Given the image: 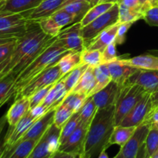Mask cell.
Wrapping results in <instances>:
<instances>
[{
	"label": "cell",
	"mask_w": 158,
	"mask_h": 158,
	"mask_svg": "<svg viewBox=\"0 0 158 158\" xmlns=\"http://www.w3.org/2000/svg\"><path fill=\"white\" fill-rule=\"evenodd\" d=\"M118 61L137 69L158 70V56L157 55L142 54L130 59L118 58Z\"/></svg>",
	"instance_id": "22"
},
{
	"label": "cell",
	"mask_w": 158,
	"mask_h": 158,
	"mask_svg": "<svg viewBox=\"0 0 158 158\" xmlns=\"http://www.w3.org/2000/svg\"><path fill=\"white\" fill-rule=\"evenodd\" d=\"M120 86L115 82L111 81L106 87L92 96L97 110L115 105Z\"/></svg>",
	"instance_id": "16"
},
{
	"label": "cell",
	"mask_w": 158,
	"mask_h": 158,
	"mask_svg": "<svg viewBox=\"0 0 158 158\" xmlns=\"http://www.w3.org/2000/svg\"><path fill=\"white\" fill-rule=\"evenodd\" d=\"M81 63V52H68L57 63L63 77Z\"/></svg>",
	"instance_id": "30"
},
{
	"label": "cell",
	"mask_w": 158,
	"mask_h": 158,
	"mask_svg": "<svg viewBox=\"0 0 158 158\" xmlns=\"http://www.w3.org/2000/svg\"><path fill=\"white\" fill-rule=\"evenodd\" d=\"M134 23L132 22H130V23H120L119 25L118 29H117V35H116L115 38V42L117 43V45H121L126 40V35L127 33L128 30L130 29V28L132 26V25Z\"/></svg>",
	"instance_id": "45"
},
{
	"label": "cell",
	"mask_w": 158,
	"mask_h": 158,
	"mask_svg": "<svg viewBox=\"0 0 158 158\" xmlns=\"http://www.w3.org/2000/svg\"><path fill=\"white\" fill-rule=\"evenodd\" d=\"M117 23H119V4L115 3L103 15L82 28V35L86 47L105 29Z\"/></svg>",
	"instance_id": "5"
},
{
	"label": "cell",
	"mask_w": 158,
	"mask_h": 158,
	"mask_svg": "<svg viewBox=\"0 0 158 158\" xmlns=\"http://www.w3.org/2000/svg\"><path fill=\"white\" fill-rule=\"evenodd\" d=\"M43 0H2L0 2V13H24L32 10Z\"/></svg>",
	"instance_id": "20"
},
{
	"label": "cell",
	"mask_w": 158,
	"mask_h": 158,
	"mask_svg": "<svg viewBox=\"0 0 158 158\" xmlns=\"http://www.w3.org/2000/svg\"><path fill=\"white\" fill-rule=\"evenodd\" d=\"M105 2H113L117 3V0H94L93 2V6L99 4V3H105Z\"/></svg>",
	"instance_id": "57"
},
{
	"label": "cell",
	"mask_w": 158,
	"mask_h": 158,
	"mask_svg": "<svg viewBox=\"0 0 158 158\" xmlns=\"http://www.w3.org/2000/svg\"><path fill=\"white\" fill-rule=\"evenodd\" d=\"M128 81L141 86L147 93L152 94L158 88V70L140 69Z\"/></svg>",
	"instance_id": "14"
},
{
	"label": "cell",
	"mask_w": 158,
	"mask_h": 158,
	"mask_svg": "<svg viewBox=\"0 0 158 158\" xmlns=\"http://www.w3.org/2000/svg\"><path fill=\"white\" fill-rule=\"evenodd\" d=\"M143 124H148L150 127L158 128V109L150 113Z\"/></svg>",
	"instance_id": "48"
},
{
	"label": "cell",
	"mask_w": 158,
	"mask_h": 158,
	"mask_svg": "<svg viewBox=\"0 0 158 158\" xmlns=\"http://www.w3.org/2000/svg\"><path fill=\"white\" fill-rule=\"evenodd\" d=\"M53 85H50V86H48L46 87L43 88V89H40V90H38L37 92H35V94H33L32 96L29 97L30 109L31 108H33L34 106H37V105L40 104L43 101V100L46 97V95H47L49 91L50 90V89L52 87Z\"/></svg>",
	"instance_id": "44"
},
{
	"label": "cell",
	"mask_w": 158,
	"mask_h": 158,
	"mask_svg": "<svg viewBox=\"0 0 158 158\" xmlns=\"http://www.w3.org/2000/svg\"><path fill=\"white\" fill-rule=\"evenodd\" d=\"M145 146L150 156L158 151V128L150 127L145 140Z\"/></svg>",
	"instance_id": "41"
},
{
	"label": "cell",
	"mask_w": 158,
	"mask_h": 158,
	"mask_svg": "<svg viewBox=\"0 0 158 158\" xmlns=\"http://www.w3.org/2000/svg\"><path fill=\"white\" fill-rule=\"evenodd\" d=\"M143 19L149 26L158 27V6L147 10L143 14Z\"/></svg>",
	"instance_id": "46"
},
{
	"label": "cell",
	"mask_w": 158,
	"mask_h": 158,
	"mask_svg": "<svg viewBox=\"0 0 158 158\" xmlns=\"http://www.w3.org/2000/svg\"><path fill=\"white\" fill-rule=\"evenodd\" d=\"M61 129L52 123L41 137L28 158H50L60 148Z\"/></svg>",
	"instance_id": "8"
},
{
	"label": "cell",
	"mask_w": 158,
	"mask_h": 158,
	"mask_svg": "<svg viewBox=\"0 0 158 158\" xmlns=\"http://www.w3.org/2000/svg\"><path fill=\"white\" fill-rule=\"evenodd\" d=\"M2 0H0V2H2Z\"/></svg>",
	"instance_id": "61"
},
{
	"label": "cell",
	"mask_w": 158,
	"mask_h": 158,
	"mask_svg": "<svg viewBox=\"0 0 158 158\" xmlns=\"http://www.w3.org/2000/svg\"><path fill=\"white\" fill-rule=\"evenodd\" d=\"M115 105L97 110L87 133L82 158H98L109 148V141L115 128Z\"/></svg>",
	"instance_id": "2"
},
{
	"label": "cell",
	"mask_w": 158,
	"mask_h": 158,
	"mask_svg": "<svg viewBox=\"0 0 158 158\" xmlns=\"http://www.w3.org/2000/svg\"><path fill=\"white\" fill-rule=\"evenodd\" d=\"M82 28L83 26L80 23H74L69 27L63 28L57 35L59 41L68 51L82 52L86 49L82 35Z\"/></svg>",
	"instance_id": "9"
},
{
	"label": "cell",
	"mask_w": 158,
	"mask_h": 158,
	"mask_svg": "<svg viewBox=\"0 0 158 158\" xmlns=\"http://www.w3.org/2000/svg\"><path fill=\"white\" fill-rule=\"evenodd\" d=\"M36 120L32 117L29 111L24 117L18 122L15 126L9 127L4 137V151L3 154H7L11 149L14 148L26 134L29 128Z\"/></svg>",
	"instance_id": "10"
},
{
	"label": "cell",
	"mask_w": 158,
	"mask_h": 158,
	"mask_svg": "<svg viewBox=\"0 0 158 158\" xmlns=\"http://www.w3.org/2000/svg\"><path fill=\"white\" fill-rule=\"evenodd\" d=\"M115 3L113 2H105V3H99V4L93 6L92 8L87 12V13L85 15L83 19L80 21L81 26H85L86 25L89 24L91 22L95 20L96 19L98 18L101 15H103L104 12L109 10Z\"/></svg>",
	"instance_id": "32"
},
{
	"label": "cell",
	"mask_w": 158,
	"mask_h": 158,
	"mask_svg": "<svg viewBox=\"0 0 158 158\" xmlns=\"http://www.w3.org/2000/svg\"><path fill=\"white\" fill-rule=\"evenodd\" d=\"M89 65L83 64V63H80L79 66L74 68L73 69L68 73L67 74L63 77L62 80H63V83H64L65 86H66V89H67L68 94L72 91V89L77 86V83L79 82L80 79L84 73L85 71L88 68Z\"/></svg>",
	"instance_id": "31"
},
{
	"label": "cell",
	"mask_w": 158,
	"mask_h": 158,
	"mask_svg": "<svg viewBox=\"0 0 158 158\" xmlns=\"http://www.w3.org/2000/svg\"><path fill=\"white\" fill-rule=\"evenodd\" d=\"M18 40V39H17ZM16 40L0 45V72L4 69L16 46Z\"/></svg>",
	"instance_id": "40"
},
{
	"label": "cell",
	"mask_w": 158,
	"mask_h": 158,
	"mask_svg": "<svg viewBox=\"0 0 158 158\" xmlns=\"http://www.w3.org/2000/svg\"><path fill=\"white\" fill-rule=\"evenodd\" d=\"M32 21L25 13H0V36H23Z\"/></svg>",
	"instance_id": "6"
},
{
	"label": "cell",
	"mask_w": 158,
	"mask_h": 158,
	"mask_svg": "<svg viewBox=\"0 0 158 158\" xmlns=\"http://www.w3.org/2000/svg\"><path fill=\"white\" fill-rule=\"evenodd\" d=\"M148 124H141L137 127L133 137L120 148L118 154L114 158H136L140 147L145 143L147 136L149 132Z\"/></svg>",
	"instance_id": "12"
},
{
	"label": "cell",
	"mask_w": 158,
	"mask_h": 158,
	"mask_svg": "<svg viewBox=\"0 0 158 158\" xmlns=\"http://www.w3.org/2000/svg\"><path fill=\"white\" fill-rule=\"evenodd\" d=\"M152 110L151 94H147L131 110V112L123 119L120 126L135 127L143 124Z\"/></svg>",
	"instance_id": "11"
},
{
	"label": "cell",
	"mask_w": 158,
	"mask_h": 158,
	"mask_svg": "<svg viewBox=\"0 0 158 158\" xmlns=\"http://www.w3.org/2000/svg\"><path fill=\"white\" fill-rule=\"evenodd\" d=\"M136 158H151V156L148 154V151H147L146 146H145V143L140 147L139 149L138 154H137V157Z\"/></svg>",
	"instance_id": "52"
},
{
	"label": "cell",
	"mask_w": 158,
	"mask_h": 158,
	"mask_svg": "<svg viewBox=\"0 0 158 158\" xmlns=\"http://www.w3.org/2000/svg\"><path fill=\"white\" fill-rule=\"evenodd\" d=\"M48 111H49V110L46 106H43L42 103H40V104L37 105V106H34L33 108H31L30 110H29V113L32 115V117L35 120H37L40 118H41L43 116H44Z\"/></svg>",
	"instance_id": "47"
},
{
	"label": "cell",
	"mask_w": 158,
	"mask_h": 158,
	"mask_svg": "<svg viewBox=\"0 0 158 158\" xmlns=\"http://www.w3.org/2000/svg\"><path fill=\"white\" fill-rule=\"evenodd\" d=\"M122 1H123V0H117V3H118V4H120Z\"/></svg>",
	"instance_id": "60"
},
{
	"label": "cell",
	"mask_w": 158,
	"mask_h": 158,
	"mask_svg": "<svg viewBox=\"0 0 158 158\" xmlns=\"http://www.w3.org/2000/svg\"><path fill=\"white\" fill-rule=\"evenodd\" d=\"M80 123V114L75 113L73 114L72 117H70L67 123L64 125L61 129V133H60V146L64 143L67 140V139L70 137L71 134L75 131L78 125Z\"/></svg>",
	"instance_id": "34"
},
{
	"label": "cell",
	"mask_w": 158,
	"mask_h": 158,
	"mask_svg": "<svg viewBox=\"0 0 158 158\" xmlns=\"http://www.w3.org/2000/svg\"><path fill=\"white\" fill-rule=\"evenodd\" d=\"M92 4L88 2H74L66 5L62 9L70 14L73 18L74 23H80L88 11L92 8Z\"/></svg>",
	"instance_id": "29"
},
{
	"label": "cell",
	"mask_w": 158,
	"mask_h": 158,
	"mask_svg": "<svg viewBox=\"0 0 158 158\" xmlns=\"http://www.w3.org/2000/svg\"><path fill=\"white\" fill-rule=\"evenodd\" d=\"M16 77L9 74L0 79V108L15 96V83Z\"/></svg>",
	"instance_id": "27"
},
{
	"label": "cell",
	"mask_w": 158,
	"mask_h": 158,
	"mask_svg": "<svg viewBox=\"0 0 158 158\" xmlns=\"http://www.w3.org/2000/svg\"><path fill=\"white\" fill-rule=\"evenodd\" d=\"M6 123H7V118H6V115L5 114L2 117H0V137H1V134L2 133Z\"/></svg>",
	"instance_id": "55"
},
{
	"label": "cell",
	"mask_w": 158,
	"mask_h": 158,
	"mask_svg": "<svg viewBox=\"0 0 158 158\" xmlns=\"http://www.w3.org/2000/svg\"><path fill=\"white\" fill-rule=\"evenodd\" d=\"M97 111V107L94 103V100H93V97H88L83 106L79 111L81 122L86 123V124H90Z\"/></svg>",
	"instance_id": "36"
},
{
	"label": "cell",
	"mask_w": 158,
	"mask_h": 158,
	"mask_svg": "<svg viewBox=\"0 0 158 158\" xmlns=\"http://www.w3.org/2000/svg\"><path fill=\"white\" fill-rule=\"evenodd\" d=\"M98 158H109L107 154L106 153V150H105V151H103L101 153H100V154L99 155Z\"/></svg>",
	"instance_id": "59"
},
{
	"label": "cell",
	"mask_w": 158,
	"mask_h": 158,
	"mask_svg": "<svg viewBox=\"0 0 158 158\" xmlns=\"http://www.w3.org/2000/svg\"><path fill=\"white\" fill-rule=\"evenodd\" d=\"M106 65L109 69L112 81L115 82L119 86H122L128 82L129 79L140 69L123 64L118 61V59L114 62L106 63Z\"/></svg>",
	"instance_id": "18"
},
{
	"label": "cell",
	"mask_w": 158,
	"mask_h": 158,
	"mask_svg": "<svg viewBox=\"0 0 158 158\" xmlns=\"http://www.w3.org/2000/svg\"><path fill=\"white\" fill-rule=\"evenodd\" d=\"M87 98L88 97L83 94L70 92L66 95L62 103L69 108L75 114L80 110Z\"/></svg>",
	"instance_id": "33"
},
{
	"label": "cell",
	"mask_w": 158,
	"mask_h": 158,
	"mask_svg": "<svg viewBox=\"0 0 158 158\" xmlns=\"http://www.w3.org/2000/svg\"><path fill=\"white\" fill-rule=\"evenodd\" d=\"M88 2L91 3L93 6V2H94V0H65L64 3H63V6H62V8L64 7L65 6H66V5L69 4V3H72V2ZM61 8V9H62Z\"/></svg>",
	"instance_id": "56"
},
{
	"label": "cell",
	"mask_w": 158,
	"mask_h": 158,
	"mask_svg": "<svg viewBox=\"0 0 158 158\" xmlns=\"http://www.w3.org/2000/svg\"><path fill=\"white\" fill-rule=\"evenodd\" d=\"M18 38L15 37H6V36H0V45L5 44V43H10V42L16 40Z\"/></svg>",
	"instance_id": "54"
},
{
	"label": "cell",
	"mask_w": 158,
	"mask_h": 158,
	"mask_svg": "<svg viewBox=\"0 0 158 158\" xmlns=\"http://www.w3.org/2000/svg\"><path fill=\"white\" fill-rule=\"evenodd\" d=\"M147 93L141 86L127 82L120 86L115 103V126H119L123 119L143 99Z\"/></svg>",
	"instance_id": "4"
},
{
	"label": "cell",
	"mask_w": 158,
	"mask_h": 158,
	"mask_svg": "<svg viewBox=\"0 0 158 158\" xmlns=\"http://www.w3.org/2000/svg\"><path fill=\"white\" fill-rule=\"evenodd\" d=\"M117 43L115 41L108 45L102 52L103 56V63H109L114 62L119 58L117 56Z\"/></svg>",
	"instance_id": "43"
},
{
	"label": "cell",
	"mask_w": 158,
	"mask_h": 158,
	"mask_svg": "<svg viewBox=\"0 0 158 158\" xmlns=\"http://www.w3.org/2000/svg\"><path fill=\"white\" fill-rule=\"evenodd\" d=\"M89 126V124L83 123L80 120V124L75 131L71 134L64 143L60 145L58 151L82 156Z\"/></svg>",
	"instance_id": "13"
},
{
	"label": "cell",
	"mask_w": 158,
	"mask_h": 158,
	"mask_svg": "<svg viewBox=\"0 0 158 158\" xmlns=\"http://www.w3.org/2000/svg\"><path fill=\"white\" fill-rule=\"evenodd\" d=\"M38 141L35 140H22L2 158H28Z\"/></svg>",
	"instance_id": "25"
},
{
	"label": "cell",
	"mask_w": 158,
	"mask_h": 158,
	"mask_svg": "<svg viewBox=\"0 0 158 158\" xmlns=\"http://www.w3.org/2000/svg\"><path fill=\"white\" fill-rule=\"evenodd\" d=\"M54 114L55 110H49L44 116L37 120L32 124L20 141L26 140H40L49 127L53 123Z\"/></svg>",
	"instance_id": "15"
},
{
	"label": "cell",
	"mask_w": 158,
	"mask_h": 158,
	"mask_svg": "<svg viewBox=\"0 0 158 158\" xmlns=\"http://www.w3.org/2000/svg\"><path fill=\"white\" fill-rule=\"evenodd\" d=\"M143 14L140 11L130 9L123 4H119V23H135L143 19Z\"/></svg>",
	"instance_id": "35"
},
{
	"label": "cell",
	"mask_w": 158,
	"mask_h": 158,
	"mask_svg": "<svg viewBox=\"0 0 158 158\" xmlns=\"http://www.w3.org/2000/svg\"><path fill=\"white\" fill-rule=\"evenodd\" d=\"M136 130L137 127H135L116 126L110 139L109 147L114 144L118 145L120 148L123 147L133 137Z\"/></svg>",
	"instance_id": "26"
},
{
	"label": "cell",
	"mask_w": 158,
	"mask_h": 158,
	"mask_svg": "<svg viewBox=\"0 0 158 158\" xmlns=\"http://www.w3.org/2000/svg\"><path fill=\"white\" fill-rule=\"evenodd\" d=\"M120 4H123V6H127V7L130 8V9L140 11V12L143 13L141 10V7H140V0H123Z\"/></svg>",
	"instance_id": "49"
},
{
	"label": "cell",
	"mask_w": 158,
	"mask_h": 158,
	"mask_svg": "<svg viewBox=\"0 0 158 158\" xmlns=\"http://www.w3.org/2000/svg\"><path fill=\"white\" fill-rule=\"evenodd\" d=\"M50 16H52L61 29L67 26L68 25L73 24V18L72 15L63 9L57 10Z\"/></svg>",
	"instance_id": "42"
},
{
	"label": "cell",
	"mask_w": 158,
	"mask_h": 158,
	"mask_svg": "<svg viewBox=\"0 0 158 158\" xmlns=\"http://www.w3.org/2000/svg\"><path fill=\"white\" fill-rule=\"evenodd\" d=\"M119 25H120V23H117L108 29H105L103 32H102L97 38L94 39L86 46V49H88V50H100V52H103V49L108 45L115 41Z\"/></svg>",
	"instance_id": "23"
},
{
	"label": "cell",
	"mask_w": 158,
	"mask_h": 158,
	"mask_svg": "<svg viewBox=\"0 0 158 158\" xmlns=\"http://www.w3.org/2000/svg\"><path fill=\"white\" fill-rule=\"evenodd\" d=\"M3 151H4V139L0 137V158L2 157Z\"/></svg>",
	"instance_id": "58"
},
{
	"label": "cell",
	"mask_w": 158,
	"mask_h": 158,
	"mask_svg": "<svg viewBox=\"0 0 158 158\" xmlns=\"http://www.w3.org/2000/svg\"><path fill=\"white\" fill-rule=\"evenodd\" d=\"M140 7L143 13L151 8L158 6V0H140Z\"/></svg>",
	"instance_id": "50"
},
{
	"label": "cell",
	"mask_w": 158,
	"mask_h": 158,
	"mask_svg": "<svg viewBox=\"0 0 158 158\" xmlns=\"http://www.w3.org/2000/svg\"><path fill=\"white\" fill-rule=\"evenodd\" d=\"M151 100H152V110H151V111H154L158 109V88L151 94Z\"/></svg>",
	"instance_id": "53"
},
{
	"label": "cell",
	"mask_w": 158,
	"mask_h": 158,
	"mask_svg": "<svg viewBox=\"0 0 158 158\" xmlns=\"http://www.w3.org/2000/svg\"><path fill=\"white\" fill-rule=\"evenodd\" d=\"M94 71H95L96 85L94 86V89L92 90V92L89 94V97H92L94 94H97V92L103 89V88L106 87L112 81L107 65L105 64V63L96 66Z\"/></svg>",
	"instance_id": "28"
},
{
	"label": "cell",
	"mask_w": 158,
	"mask_h": 158,
	"mask_svg": "<svg viewBox=\"0 0 158 158\" xmlns=\"http://www.w3.org/2000/svg\"><path fill=\"white\" fill-rule=\"evenodd\" d=\"M62 78L52 86L43 101L41 103L49 110H56V108L62 104L65 97L68 94L67 89L65 86Z\"/></svg>",
	"instance_id": "21"
},
{
	"label": "cell",
	"mask_w": 158,
	"mask_h": 158,
	"mask_svg": "<svg viewBox=\"0 0 158 158\" xmlns=\"http://www.w3.org/2000/svg\"><path fill=\"white\" fill-rule=\"evenodd\" d=\"M63 77L60 67L57 64L50 66L37 76L30 83H28L19 93L14 96V100L21 97H29L40 89L46 87L50 85L55 84Z\"/></svg>",
	"instance_id": "7"
},
{
	"label": "cell",
	"mask_w": 158,
	"mask_h": 158,
	"mask_svg": "<svg viewBox=\"0 0 158 158\" xmlns=\"http://www.w3.org/2000/svg\"><path fill=\"white\" fill-rule=\"evenodd\" d=\"M64 2L65 0H43L37 7L24 13L29 20L37 22L45 17L50 16L61 9Z\"/></svg>",
	"instance_id": "17"
},
{
	"label": "cell",
	"mask_w": 158,
	"mask_h": 158,
	"mask_svg": "<svg viewBox=\"0 0 158 158\" xmlns=\"http://www.w3.org/2000/svg\"><path fill=\"white\" fill-rule=\"evenodd\" d=\"M30 110V100L28 97H21L15 100L6 114L9 127H14L24 117Z\"/></svg>",
	"instance_id": "19"
},
{
	"label": "cell",
	"mask_w": 158,
	"mask_h": 158,
	"mask_svg": "<svg viewBox=\"0 0 158 158\" xmlns=\"http://www.w3.org/2000/svg\"><path fill=\"white\" fill-rule=\"evenodd\" d=\"M50 158H82V156L77 154H70V153L63 152V151H57L54 154H52Z\"/></svg>",
	"instance_id": "51"
},
{
	"label": "cell",
	"mask_w": 158,
	"mask_h": 158,
	"mask_svg": "<svg viewBox=\"0 0 158 158\" xmlns=\"http://www.w3.org/2000/svg\"><path fill=\"white\" fill-rule=\"evenodd\" d=\"M81 63L94 67L103 64L102 52L100 50H88L85 49L81 52Z\"/></svg>",
	"instance_id": "39"
},
{
	"label": "cell",
	"mask_w": 158,
	"mask_h": 158,
	"mask_svg": "<svg viewBox=\"0 0 158 158\" xmlns=\"http://www.w3.org/2000/svg\"><path fill=\"white\" fill-rule=\"evenodd\" d=\"M95 67L92 66H89L84 73L80 79L77 83V86L72 89L71 92L78 93V94H83L87 97H89V94L94 89L96 85L95 79Z\"/></svg>",
	"instance_id": "24"
},
{
	"label": "cell",
	"mask_w": 158,
	"mask_h": 158,
	"mask_svg": "<svg viewBox=\"0 0 158 158\" xmlns=\"http://www.w3.org/2000/svg\"><path fill=\"white\" fill-rule=\"evenodd\" d=\"M37 23H39L43 32L46 33V35H50L51 37H57L60 31L62 30L55 22V20L52 18V16L41 19L38 20Z\"/></svg>",
	"instance_id": "38"
},
{
	"label": "cell",
	"mask_w": 158,
	"mask_h": 158,
	"mask_svg": "<svg viewBox=\"0 0 158 158\" xmlns=\"http://www.w3.org/2000/svg\"><path fill=\"white\" fill-rule=\"evenodd\" d=\"M56 38L46 35L39 23L32 21L27 32L17 40L13 52L0 72V79L9 74H13L17 77Z\"/></svg>",
	"instance_id": "1"
},
{
	"label": "cell",
	"mask_w": 158,
	"mask_h": 158,
	"mask_svg": "<svg viewBox=\"0 0 158 158\" xmlns=\"http://www.w3.org/2000/svg\"><path fill=\"white\" fill-rule=\"evenodd\" d=\"M68 52L69 51L63 46L58 39H56L24 70L17 76L14 87L15 95L19 93L41 73L50 66L57 64L59 60Z\"/></svg>",
	"instance_id": "3"
},
{
	"label": "cell",
	"mask_w": 158,
	"mask_h": 158,
	"mask_svg": "<svg viewBox=\"0 0 158 158\" xmlns=\"http://www.w3.org/2000/svg\"><path fill=\"white\" fill-rule=\"evenodd\" d=\"M73 114L74 113L69 108H68L67 106L62 103L55 110L53 124L56 127L62 129Z\"/></svg>",
	"instance_id": "37"
}]
</instances>
